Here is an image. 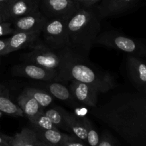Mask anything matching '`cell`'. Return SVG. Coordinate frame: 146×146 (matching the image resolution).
<instances>
[{
  "label": "cell",
  "mask_w": 146,
  "mask_h": 146,
  "mask_svg": "<svg viewBox=\"0 0 146 146\" xmlns=\"http://www.w3.org/2000/svg\"><path fill=\"white\" fill-rule=\"evenodd\" d=\"M90 113L131 146H146L145 94H115L104 105L91 108Z\"/></svg>",
  "instance_id": "6da1fadb"
},
{
  "label": "cell",
  "mask_w": 146,
  "mask_h": 146,
  "mask_svg": "<svg viewBox=\"0 0 146 146\" xmlns=\"http://www.w3.org/2000/svg\"><path fill=\"white\" fill-rule=\"evenodd\" d=\"M61 64L58 70V81L76 80L96 88L99 93H106L116 86L113 76L90 65L81 57L69 50L58 52Z\"/></svg>",
  "instance_id": "7a4b0ae2"
},
{
  "label": "cell",
  "mask_w": 146,
  "mask_h": 146,
  "mask_svg": "<svg viewBox=\"0 0 146 146\" xmlns=\"http://www.w3.org/2000/svg\"><path fill=\"white\" fill-rule=\"evenodd\" d=\"M100 19L92 9L83 6L67 21L70 51L84 58L88 56L101 33Z\"/></svg>",
  "instance_id": "3957f363"
},
{
  "label": "cell",
  "mask_w": 146,
  "mask_h": 146,
  "mask_svg": "<svg viewBox=\"0 0 146 146\" xmlns=\"http://www.w3.org/2000/svg\"><path fill=\"white\" fill-rule=\"evenodd\" d=\"M95 44L126 53L128 55L138 57L146 56V46L134 38L125 36L115 31L100 33L96 39Z\"/></svg>",
  "instance_id": "277c9868"
},
{
  "label": "cell",
  "mask_w": 146,
  "mask_h": 146,
  "mask_svg": "<svg viewBox=\"0 0 146 146\" xmlns=\"http://www.w3.org/2000/svg\"><path fill=\"white\" fill-rule=\"evenodd\" d=\"M44 44L56 52L69 49L67 21L58 19H48L41 30Z\"/></svg>",
  "instance_id": "5b68a950"
},
{
  "label": "cell",
  "mask_w": 146,
  "mask_h": 146,
  "mask_svg": "<svg viewBox=\"0 0 146 146\" xmlns=\"http://www.w3.org/2000/svg\"><path fill=\"white\" fill-rule=\"evenodd\" d=\"M82 7L81 3L75 0H41L40 11L48 19L68 21Z\"/></svg>",
  "instance_id": "8992f818"
},
{
  "label": "cell",
  "mask_w": 146,
  "mask_h": 146,
  "mask_svg": "<svg viewBox=\"0 0 146 146\" xmlns=\"http://www.w3.org/2000/svg\"><path fill=\"white\" fill-rule=\"evenodd\" d=\"M21 60L24 63L35 64L44 68L57 71L61 64V58L58 53L41 43L34 44L31 47V51L21 56Z\"/></svg>",
  "instance_id": "52a82bcc"
},
{
  "label": "cell",
  "mask_w": 146,
  "mask_h": 146,
  "mask_svg": "<svg viewBox=\"0 0 146 146\" xmlns=\"http://www.w3.org/2000/svg\"><path fill=\"white\" fill-rule=\"evenodd\" d=\"M12 74L17 76L25 77L34 80L43 81H58V73L57 70L48 69L35 64L21 63L14 66L11 69Z\"/></svg>",
  "instance_id": "ba28073f"
},
{
  "label": "cell",
  "mask_w": 146,
  "mask_h": 146,
  "mask_svg": "<svg viewBox=\"0 0 146 146\" xmlns=\"http://www.w3.org/2000/svg\"><path fill=\"white\" fill-rule=\"evenodd\" d=\"M128 76L138 92L146 94V64L141 57L128 55L126 60Z\"/></svg>",
  "instance_id": "9c48e42d"
},
{
  "label": "cell",
  "mask_w": 146,
  "mask_h": 146,
  "mask_svg": "<svg viewBox=\"0 0 146 146\" xmlns=\"http://www.w3.org/2000/svg\"><path fill=\"white\" fill-rule=\"evenodd\" d=\"M69 89L74 99L78 104L90 108L97 106L99 91L94 87L76 80H72Z\"/></svg>",
  "instance_id": "30bf717a"
},
{
  "label": "cell",
  "mask_w": 146,
  "mask_h": 146,
  "mask_svg": "<svg viewBox=\"0 0 146 146\" xmlns=\"http://www.w3.org/2000/svg\"><path fill=\"white\" fill-rule=\"evenodd\" d=\"M41 31H18L8 38L7 46L3 56L19 51L27 47H31L37 42L41 36Z\"/></svg>",
  "instance_id": "8fae6325"
},
{
  "label": "cell",
  "mask_w": 146,
  "mask_h": 146,
  "mask_svg": "<svg viewBox=\"0 0 146 146\" xmlns=\"http://www.w3.org/2000/svg\"><path fill=\"white\" fill-rule=\"evenodd\" d=\"M48 19L40 10L12 20V26L15 32L18 31H41Z\"/></svg>",
  "instance_id": "7c38bea8"
},
{
  "label": "cell",
  "mask_w": 146,
  "mask_h": 146,
  "mask_svg": "<svg viewBox=\"0 0 146 146\" xmlns=\"http://www.w3.org/2000/svg\"><path fill=\"white\" fill-rule=\"evenodd\" d=\"M41 0H14L7 8L5 14L9 21L40 10Z\"/></svg>",
  "instance_id": "4fadbf2b"
},
{
  "label": "cell",
  "mask_w": 146,
  "mask_h": 146,
  "mask_svg": "<svg viewBox=\"0 0 146 146\" xmlns=\"http://www.w3.org/2000/svg\"><path fill=\"white\" fill-rule=\"evenodd\" d=\"M137 0H106L98 8L100 18L113 17L129 9Z\"/></svg>",
  "instance_id": "5bb4252c"
},
{
  "label": "cell",
  "mask_w": 146,
  "mask_h": 146,
  "mask_svg": "<svg viewBox=\"0 0 146 146\" xmlns=\"http://www.w3.org/2000/svg\"><path fill=\"white\" fill-rule=\"evenodd\" d=\"M61 111L69 133L87 144L86 129L81 118L68 112L63 108H61Z\"/></svg>",
  "instance_id": "9a60e30c"
},
{
  "label": "cell",
  "mask_w": 146,
  "mask_h": 146,
  "mask_svg": "<svg viewBox=\"0 0 146 146\" xmlns=\"http://www.w3.org/2000/svg\"><path fill=\"white\" fill-rule=\"evenodd\" d=\"M17 105L29 121H32L38 113L44 111L34 98L23 91L18 97Z\"/></svg>",
  "instance_id": "2e32d148"
},
{
  "label": "cell",
  "mask_w": 146,
  "mask_h": 146,
  "mask_svg": "<svg viewBox=\"0 0 146 146\" xmlns=\"http://www.w3.org/2000/svg\"><path fill=\"white\" fill-rule=\"evenodd\" d=\"M0 112L14 117H23L24 113L10 98L9 91L0 84Z\"/></svg>",
  "instance_id": "e0dca14e"
},
{
  "label": "cell",
  "mask_w": 146,
  "mask_h": 146,
  "mask_svg": "<svg viewBox=\"0 0 146 146\" xmlns=\"http://www.w3.org/2000/svg\"><path fill=\"white\" fill-rule=\"evenodd\" d=\"M39 139L32 128H24L14 136H9V146H38Z\"/></svg>",
  "instance_id": "ac0fdd59"
},
{
  "label": "cell",
  "mask_w": 146,
  "mask_h": 146,
  "mask_svg": "<svg viewBox=\"0 0 146 146\" xmlns=\"http://www.w3.org/2000/svg\"><path fill=\"white\" fill-rule=\"evenodd\" d=\"M46 88L47 92L49 93L52 96H54L61 101H66L73 105L78 104L74 99L69 88H67L64 84L57 82H51L46 85Z\"/></svg>",
  "instance_id": "d6986e66"
},
{
  "label": "cell",
  "mask_w": 146,
  "mask_h": 146,
  "mask_svg": "<svg viewBox=\"0 0 146 146\" xmlns=\"http://www.w3.org/2000/svg\"><path fill=\"white\" fill-rule=\"evenodd\" d=\"M33 129V128H32ZM35 131L38 139L42 142L54 146L61 145L64 140L65 133L58 129H33Z\"/></svg>",
  "instance_id": "ffe728a7"
},
{
  "label": "cell",
  "mask_w": 146,
  "mask_h": 146,
  "mask_svg": "<svg viewBox=\"0 0 146 146\" xmlns=\"http://www.w3.org/2000/svg\"><path fill=\"white\" fill-rule=\"evenodd\" d=\"M23 92L26 93L30 96L32 97L33 98H34L41 106V108H43L44 109L51 105L53 102L52 96L44 90L28 87V88H26L23 91Z\"/></svg>",
  "instance_id": "44dd1931"
},
{
  "label": "cell",
  "mask_w": 146,
  "mask_h": 146,
  "mask_svg": "<svg viewBox=\"0 0 146 146\" xmlns=\"http://www.w3.org/2000/svg\"><path fill=\"white\" fill-rule=\"evenodd\" d=\"M44 113L58 129H62L69 132L61 111V107L55 106L54 108H51L44 111Z\"/></svg>",
  "instance_id": "7402d4cb"
},
{
  "label": "cell",
  "mask_w": 146,
  "mask_h": 146,
  "mask_svg": "<svg viewBox=\"0 0 146 146\" xmlns=\"http://www.w3.org/2000/svg\"><path fill=\"white\" fill-rule=\"evenodd\" d=\"M83 122L85 125L87 132L86 143L88 146H98L100 141V136L94 128L91 121L86 117H81Z\"/></svg>",
  "instance_id": "603a6c76"
},
{
  "label": "cell",
  "mask_w": 146,
  "mask_h": 146,
  "mask_svg": "<svg viewBox=\"0 0 146 146\" xmlns=\"http://www.w3.org/2000/svg\"><path fill=\"white\" fill-rule=\"evenodd\" d=\"M30 123L33 129H58L45 115L44 111L38 113L32 121H30Z\"/></svg>",
  "instance_id": "cb8c5ba5"
},
{
  "label": "cell",
  "mask_w": 146,
  "mask_h": 146,
  "mask_svg": "<svg viewBox=\"0 0 146 146\" xmlns=\"http://www.w3.org/2000/svg\"><path fill=\"white\" fill-rule=\"evenodd\" d=\"M98 146H120L117 140L106 131H104L100 137Z\"/></svg>",
  "instance_id": "d4e9b609"
},
{
  "label": "cell",
  "mask_w": 146,
  "mask_h": 146,
  "mask_svg": "<svg viewBox=\"0 0 146 146\" xmlns=\"http://www.w3.org/2000/svg\"><path fill=\"white\" fill-rule=\"evenodd\" d=\"M84 142L73 135L66 134L61 145L63 146H86Z\"/></svg>",
  "instance_id": "484cf974"
},
{
  "label": "cell",
  "mask_w": 146,
  "mask_h": 146,
  "mask_svg": "<svg viewBox=\"0 0 146 146\" xmlns=\"http://www.w3.org/2000/svg\"><path fill=\"white\" fill-rule=\"evenodd\" d=\"M12 22L11 21H5L0 22V36L7 35H12L14 34Z\"/></svg>",
  "instance_id": "4316f807"
},
{
  "label": "cell",
  "mask_w": 146,
  "mask_h": 146,
  "mask_svg": "<svg viewBox=\"0 0 146 146\" xmlns=\"http://www.w3.org/2000/svg\"><path fill=\"white\" fill-rule=\"evenodd\" d=\"M14 1V0H0V13L6 14L5 12L7 8Z\"/></svg>",
  "instance_id": "83f0119b"
},
{
  "label": "cell",
  "mask_w": 146,
  "mask_h": 146,
  "mask_svg": "<svg viewBox=\"0 0 146 146\" xmlns=\"http://www.w3.org/2000/svg\"><path fill=\"white\" fill-rule=\"evenodd\" d=\"M7 42H8V38L0 39V56H2L4 51L7 48Z\"/></svg>",
  "instance_id": "f1b7e54d"
},
{
  "label": "cell",
  "mask_w": 146,
  "mask_h": 146,
  "mask_svg": "<svg viewBox=\"0 0 146 146\" xmlns=\"http://www.w3.org/2000/svg\"><path fill=\"white\" fill-rule=\"evenodd\" d=\"M8 139L9 136L5 135H1V134H0V145L9 146Z\"/></svg>",
  "instance_id": "f546056e"
},
{
  "label": "cell",
  "mask_w": 146,
  "mask_h": 146,
  "mask_svg": "<svg viewBox=\"0 0 146 146\" xmlns=\"http://www.w3.org/2000/svg\"><path fill=\"white\" fill-rule=\"evenodd\" d=\"M99 1H101V0H86L84 7H86V8H91L93 6L95 5Z\"/></svg>",
  "instance_id": "4dcf8cb0"
},
{
  "label": "cell",
  "mask_w": 146,
  "mask_h": 146,
  "mask_svg": "<svg viewBox=\"0 0 146 146\" xmlns=\"http://www.w3.org/2000/svg\"><path fill=\"white\" fill-rule=\"evenodd\" d=\"M9 21L8 18L6 16V14H2V13H0V22L1 21Z\"/></svg>",
  "instance_id": "1f68e13d"
},
{
  "label": "cell",
  "mask_w": 146,
  "mask_h": 146,
  "mask_svg": "<svg viewBox=\"0 0 146 146\" xmlns=\"http://www.w3.org/2000/svg\"><path fill=\"white\" fill-rule=\"evenodd\" d=\"M38 146H54V145H50V144H47V143H46L42 142V141H41L39 140V141H38Z\"/></svg>",
  "instance_id": "d6a6232c"
},
{
  "label": "cell",
  "mask_w": 146,
  "mask_h": 146,
  "mask_svg": "<svg viewBox=\"0 0 146 146\" xmlns=\"http://www.w3.org/2000/svg\"><path fill=\"white\" fill-rule=\"evenodd\" d=\"M75 1H78V2L81 3V4H83V6H84V3H85L86 0H75Z\"/></svg>",
  "instance_id": "836d02e7"
},
{
  "label": "cell",
  "mask_w": 146,
  "mask_h": 146,
  "mask_svg": "<svg viewBox=\"0 0 146 146\" xmlns=\"http://www.w3.org/2000/svg\"><path fill=\"white\" fill-rule=\"evenodd\" d=\"M2 114H3V113L0 112V118H1V115H2Z\"/></svg>",
  "instance_id": "e575fe53"
},
{
  "label": "cell",
  "mask_w": 146,
  "mask_h": 146,
  "mask_svg": "<svg viewBox=\"0 0 146 146\" xmlns=\"http://www.w3.org/2000/svg\"><path fill=\"white\" fill-rule=\"evenodd\" d=\"M58 146H63L62 145H58Z\"/></svg>",
  "instance_id": "d590c367"
},
{
  "label": "cell",
  "mask_w": 146,
  "mask_h": 146,
  "mask_svg": "<svg viewBox=\"0 0 146 146\" xmlns=\"http://www.w3.org/2000/svg\"><path fill=\"white\" fill-rule=\"evenodd\" d=\"M0 146H2V145H0Z\"/></svg>",
  "instance_id": "8d00e7d4"
},
{
  "label": "cell",
  "mask_w": 146,
  "mask_h": 146,
  "mask_svg": "<svg viewBox=\"0 0 146 146\" xmlns=\"http://www.w3.org/2000/svg\"><path fill=\"white\" fill-rule=\"evenodd\" d=\"M0 57H1V56H0Z\"/></svg>",
  "instance_id": "74e56055"
}]
</instances>
